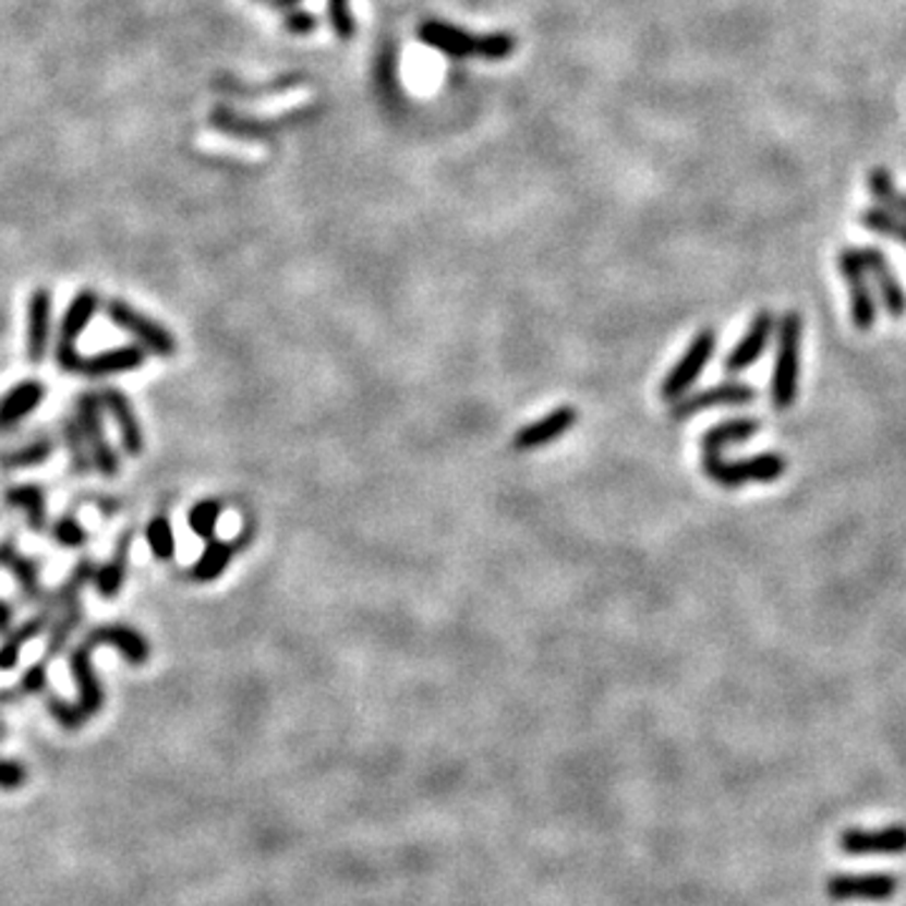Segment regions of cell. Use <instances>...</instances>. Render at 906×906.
Listing matches in <instances>:
<instances>
[{
	"label": "cell",
	"mask_w": 906,
	"mask_h": 906,
	"mask_svg": "<svg viewBox=\"0 0 906 906\" xmlns=\"http://www.w3.org/2000/svg\"><path fill=\"white\" fill-rule=\"evenodd\" d=\"M801 315L796 310L781 315L775 323V361L771 375V401L775 411H788L796 403L798 373H801Z\"/></svg>",
	"instance_id": "1"
},
{
	"label": "cell",
	"mask_w": 906,
	"mask_h": 906,
	"mask_svg": "<svg viewBox=\"0 0 906 906\" xmlns=\"http://www.w3.org/2000/svg\"><path fill=\"white\" fill-rule=\"evenodd\" d=\"M788 471L781 454L765 451L746 459H725L723 454H703V473L721 488H740L748 484H771Z\"/></svg>",
	"instance_id": "2"
},
{
	"label": "cell",
	"mask_w": 906,
	"mask_h": 906,
	"mask_svg": "<svg viewBox=\"0 0 906 906\" xmlns=\"http://www.w3.org/2000/svg\"><path fill=\"white\" fill-rule=\"evenodd\" d=\"M715 346H717L715 330L713 328L700 330L698 336L692 338L688 350L680 355V361L673 365V371L665 375L663 386H660V396L671 403H675L677 398L688 396V390L696 386L700 373L708 369L710 358H713L715 353Z\"/></svg>",
	"instance_id": "3"
},
{
	"label": "cell",
	"mask_w": 906,
	"mask_h": 906,
	"mask_svg": "<svg viewBox=\"0 0 906 906\" xmlns=\"http://www.w3.org/2000/svg\"><path fill=\"white\" fill-rule=\"evenodd\" d=\"M838 273L844 277L848 300H851L854 328L869 333L877 323V298H873V285L867 275V267L861 263L859 250L844 247L838 252Z\"/></svg>",
	"instance_id": "4"
},
{
	"label": "cell",
	"mask_w": 906,
	"mask_h": 906,
	"mask_svg": "<svg viewBox=\"0 0 906 906\" xmlns=\"http://www.w3.org/2000/svg\"><path fill=\"white\" fill-rule=\"evenodd\" d=\"M106 315H109V321L117 325V328L126 330L129 336H132L144 350H152V353H157V355L177 353V340L165 328V325L142 315L138 310L129 305V302L109 300L106 302Z\"/></svg>",
	"instance_id": "5"
},
{
	"label": "cell",
	"mask_w": 906,
	"mask_h": 906,
	"mask_svg": "<svg viewBox=\"0 0 906 906\" xmlns=\"http://www.w3.org/2000/svg\"><path fill=\"white\" fill-rule=\"evenodd\" d=\"M76 423L81 428V436L86 440L88 456H92V463L99 469L104 476H117L121 463L119 456L113 451L109 438H106L104 421H101V398L94 394L78 396L76 403Z\"/></svg>",
	"instance_id": "6"
},
{
	"label": "cell",
	"mask_w": 906,
	"mask_h": 906,
	"mask_svg": "<svg viewBox=\"0 0 906 906\" xmlns=\"http://www.w3.org/2000/svg\"><path fill=\"white\" fill-rule=\"evenodd\" d=\"M758 398V390L748 383L740 380H725L717 383V386H710L705 390H698V394L682 396L671 406V419L673 421H685L692 419V415L715 411V408H740L750 406Z\"/></svg>",
	"instance_id": "7"
},
{
	"label": "cell",
	"mask_w": 906,
	"mask_h": 906,
	"mask_svg": "<svg viewBox=\"0 0 906 906\" xmlns=\"http://www.w3.org/2000/svg\"><path fill=\"white\" fill-rule=\"evenodd\" d=\"M899 889L892 873H838L826 881V894L834 902H886Z\"/></svg>",
	"instance_id": "8"
},
{
	"label": "cell",
	"mask_w": 906,
	"mask_h": 906,
	"mask_svg": "<svg viewBox=\"0 0 906 906\" xmlns=\"http://www.w3.org/2000/svg\"><path fill=\"white\" fill-rule=\"evenodd\" d=\"M775 323H778V317H775L771 310H761V313L750 321V328L742 333L730 353L725 355L723 371L728 375H738L753 369V365L761 361L765 350H769L771 340L775 338Z\"/></svg>",
	"instance_id": "9"
},
{
	"label": "cell",
	"mask_w": 906,
	"mask_h": 906,
	"mask_svg": "<svg viewBox=\"0 0 906 906\" xmlns=\"http://www.w3.org/2000/svg\"><path fill=\"white\" fill-rule=\"evenodd\" d=\"M861 263L867 267V275L879 292L881 305H884L886 315L904 317L906 315V290L902 288L899 277H896L894 267L889 265V257L879 247H863L859 250Z\"/></svg>",
	"instance_id": "10"
},
{
	"label": "cell",
	"mask_w": 906,
	"mask_h": 906,
	"mask_svg": "<svg viewBox=\"0 0 906 906\" xmlns=\"http://www.w3.org/2000/svg\"><path fill=\"white\" fill-rule=\"evenodd\" d=\"M838 848L848 856H894L906 851V826H894L867 831V829H848L838 838Z\"/></svg>",
	"instance_id": "11"
},
{
	"label": "cell",
	"mask_w": 906,
	"mask_h": 906,
	"mask_svg": "<svg viewBox=\"0 0 906 906\" xmlns=\"http://www.w3.org/2000/svg\"><path fill=\"white\" fill-rule=\"evenodd\" d=\"M577 423V411L571 406H559L554 408L552 413H546L544 419L529 423L514 436V448L517 451H536V448H544L554 444V440L569 434Z\"/></svg>",
	"instance_id": "12"
},
{
	"label": "cell",
	"mask_w": 906,
	"mask_h": 906,
	"mask_svg": "<svg viewBox=\"0 0 906 906\" xmlns=\"http://www.w3.org/2000/svg\"><path fill=\"white\" fill-rule=\"evenodd\" d=\"M421 44H426L436 51L446 53L448 59H469V56H479L481 36H471L459 26H451L446 21H423L419 26Z\"/></svg>",
	"instance_id": "13"
},
{
	"label": "cell",
	"mask_w": 906,
	"mask_h": 906,
	"mask_svg": "<svg viewBox=\"0 0 906 906\" xmlns=\"http://www.w3.org/2000/svg\"><path fill=\"white\" fill-rule=\"evenodd\" d=\"M51 313H53L51 290L38 288L28 300V328H26V355L34 365H40V361L46 358L48 340H51Z\"/></svg>",
	"instance_id": "14"
},
{
	"label": "cell",
	"mask_w": 906,
	"mask_h": 906,
	"mask_svg": "<svg viewBox=\"0 0 906 906\" xmlns=\"http://www.w3.org/2000/svg\"><path fill=\"white\" fill-rule=\"evenodd\" d=\"M86 648H113L119 650L132 665H144L149 660V642L142 632L132 630L126 625H101L86 638Z\"/></svg>",
	"instance_id": "15"
},
{
	"label": "cell",
	"mask_w": 906,
	"mask_h": 906,
	"mask_svg": "<svg viewBox=\"0 0 906 906\" xmlns=\"http://www.w3.org/2000/svg\"><path fill=\"white\" fill-rule=\"evenodd\" d=\"M99 398H101V406L111 413L113 423H117L124 451L129 456H142L144 454V428H142V423H138L129 398L117 388H106Z\"/></svg>",
	"instance_id": "16"
},
{
	"label": "cell",
	"mask_w": 906,
	"mask_h": 906,
	"mask_svg": "<svg viewBox=\"0 0 906 906\" xmlns=\"http://www.w3.org/2000/svg\"><path fill=\"white\" fill-rule=\"evenodd\" d=\"M46 398V386L40 380H21L8 390V394L0 398V434L8 428H13L15 423L28 419L36 408L44 403Z\"/></svg>",
	"instance_id": "17"
},
{
	"label": "cell",
	"mask_w": 906,
	"mask_h": 906,
	"mask_svg": "<svg viewBox=\"0 0 906 906\" xmlns=\"http://www.w3.org/2000/svg\"><path fill=\"white\" fill-rule=\"evenodd\" d=\"M144 348L142 346H121L104 350V353L96 355H84L81 358L78 373L88 375V378H106V375H119V373H132L144 365Z\"/></svg>",
	"instance_id": "18"
},
{
	"label": "cell",
	"mask_w": 906,
	"mask_h": 906,
	"mask_svg": "<svg viewBox=\"0 0 906 906\" xmlns=\"http://www.w3.org/2000/svg\"><path fill=\"white\" fill-rule=\"evenodd\" d=\"M761 426L763 423L753 419V415H740V419L721 421L700 436V448H703V454H723L725 448L746 444V440L761 434Z\"/></svg>",
	"instance_id": "19"
},
{
	"label": "cell",
	"mask_w": 906,
	"mask_h": 906,
	"mask_svg": "<svg viewBox=\"0 0 906 906\" xmlns=\"http://www.w3.org/2000/svg\"><path fill=\"white\" fill-rule=\"evenodd\" d=\"M71 675H73V680H76L78 708L84 710V715L92 717L99 713L104 705V690H101L99 677H96L94 673L92 650H88L86 644H81V648L71 655Z\"/></svg>",
	"instance_id": "20"
},
{
	"label": "cell",
	"mask_w": 906,
	"mask_h": 906,
	"mask_svg": "<svg viewBox=\"0 0 906 906\" xmlns=\"http://www.w3.org/2000/svg\"><path fill=\"white\" fill-rule=\"evenodd\" d=\"M99 305H101V300L94 290H78L76 295H73V300L69 302L67 313H63L61 317L59 342H56V346L76 348V340L81 338V333L88 328V323L94 321Z\"/></svg>",
	"instance_id": "21"
},
{
	"label": "cell",
	"mask_w": 906,
	"mask_h": 906,
	"mask_svg": "<svg viewBox=\"0 0 906 906\" xmlns=\"http://www.w3.org/2000/svg\"><path fill=\"white\" fill-rule=\"evenodd\" d=\"M129 549H132V534H124L119 539L117 554H113V557L94 575V587L101 597H117V594L121 592V587H124Z\"/></svg>",
	"instance_id": "22"
},
{
	"label": "cell",
	"mask_w": 906,
	"mask_h": 906,
	"mask_svg": "<svg viewBox=\"0 0 906 906\" xmlns=\"http://www.w3.org/2000/svg\"><path fill=\"white\" fill-rule=\"evenodd\" d=\"M5 504L11 509H21L28 517V524L34 532H40L46 527V494L40 486L23 484L11 486L5 492Z\"/></svg>",
	"instance_id": "23"
},
{
	"label": "cell",
	"mask_w": 906,
	"mask_h": 906,
	"mask_svg": "<svg viewBox=\"0 0 906 906\" xmlns=\"http://www.w3.org/2000/svg\"><path fill=\"white\" fill-rule=\"evenodd\" d=\"M51 456H53V440L48 436H38L34 440H28V444L0 454V469H8V471L36 469V467H44Z\"/></svg>",
	"instance_id": "24"
},
{
	"label": "cell",
	"mask_w": 906,
	"mask_h": 906,
	"mask_svg": "<svg viewBox=\"0 0 906 906\" xmlns=\"http://www.w3.org/2000/svg\"><path fill=\"white\" fill-rule=\"evenodd\" d=\"M232 561V546L222 542V539H207V546H204L202 557L197 565L192 567V577L197 582H215L227 571Z\"/></svg>",
	"instance_id": "25"
},
{
	"label": "cell",
	"mask_w": 906,
	"mask_h": 906,
	"mask_svg": "<svg viewBox=\"0 0 906 906\" xmlns=\"http://www.w3.org/2000/svg\"><path fill=\"white\" fill-rule=\"evenodd\" d=\"M0 567L11 569V575L21 582V590L28 597H38L40 594V569L34 559L21 557L11 544L0 546Z\"/></svg>",
	"instance_id": "26"
},
{
	"label": "cell",
	"mask_w": 906,
	"mask_h": 906,
	"mask_svg": "<svg viewBox=\"0 0 906 906\" xmlns=\"http://www.w3.org/2000/svg\"><path fill=\"white\" fill-rule=\"evenodd\" d=\"M861 227L877 232L881 237H889V240H896L906 247V217L894 215L884 207H869L859 215Z\"/></svg>",
	"instance_id": "27"
},
{
	"label": "cell",
	"mask_w": 906,
	"mask_h": 906,
	"mask_svg": "<svg viewBox=\"0 0 906 906\" xmlns=\"http://www.w3.org/2000/svg\"><path fill=\"white\" fill-rule=\"evenodd\" d=\"M46 623H48V617L44 615V617H34V619H28L26 625H21L19 630H15L11 638L5 640V644H0V671L3 673H8V671H13L15 665H19V657H21V650L26 648V644L36 638V635H40V630H44L46 627Z\"/></svg>",
	"instance_id": "28"
},
{
	"label": "cell",
	"mask_w": 906,
	"mask_h": 906,
	"mask_svg": "<svg viewBox=\"0 0 906 906\" xmlns=\"http://www.w3.org/2000/svg\"><path fill=\"white\" fill-rule=\"evenodd\" d=\"M869 192L881 207L894 212V215L906 217V194H902L894 186V177L886 169H873L869 174Z\"/></svg>",
	"instance_id": "29"
},
{
	"label": "cell",
	"mask_w": 906,
	"mask_h": 906,
	"mask_svg": "<svg viewBox=\"0 0 906 906\" xmlns=\"http://www.w3.org/2000/svg\"><path fill=\"white\" fill-rule=\"evenodd\" d=\"M146 542H149V549L157 559L167 561L174 557V552H177L174 529H171L167 517H154L149 524H146Z\"/></svg>",
	"instance_id": "30"
},
{
	"label": "cell",
	"mask_w": 906,
	"mask_h": 906,
	"mask_svg": "<svg viewBox=\"0 0 906 906\" xmlns=\"http://www.w3.org/2000/svg\"><path fill=\"white\" fill-rule=\"evenodd\" d=\"M219 514H222V504L217 499H204L200 504H194L190 511L192 532L202 539H215Z\"/></svg>",
	"instance_id": "31"
},
{
	"label": "cell",
	"mask_w": 906,
	"mask_h": 906,
	"mask_svg": "<svg viewBox=\"0 0 906 906\" xmlns=\"http://www.w3.org/2000/svg\"><path fill=\"white\" fill-rule=\"evenodd\" d=\"M63 438H67V448L71 454L73 471L88 473V469H92V456H88L86 440H84V436H81V428H78L76 421L63 423Z\"/></svg>",
	"instance_id": "32"
},
{
	"label": "cell",
	"mask_w": 906,
	"mask_h": 906,
	"mask_svg": "<svg viewBox=\"0 0 906 906\" xmlns=\"http://www.w3.org/2000/svg\"><path fill=\"white\" fill-rule=\"evenodd\" d=\"M81 615H84V612H81L78 600H73V602L67 604V615H63L61 623L53 627L51 640H48V655H56V652L63 650V644H67L69 635L76 630V625L81 623Z\"/></svg>",
	"instance_id": "33"
},
{
	"label": "cell",
	"mask_w": 906,
	"mask_h": 906,
	"mask_svg": "<svg viewBox=\"0 0 906 906\" xmlns=\"http://www.w3.org/2000/svg\"><path fill=\"white\" fill-rule=\"evenodd\" d=\"M514 51H517V38H514L511 34H488V36H481L479 59L504 61V59H509V56Z\"/></svg>",
	"instance_id": "34"
},
{
	"label": "cell",
	"mask_w": 906,
	"mask_h": 906,
	"mask_svg": "<svg viewBox=\"0 0 906 906\" xmlns=\"http://www.w3.org/2000/svg\"><path fill=\"white\" fill-rule=\"evenodd\" d=\"M51 534L56 539V544L67 546V549H78V546H84L88 542V532L73 517H63L56 521L51 527Z\"/></svg>",
	"instance_id": "35"
},
{
	"label": "cell",
	"mask_w": 906,
	"mask_h": 906,
	"mask_svg": "<svg viewBox=\"0 0 906 906\" xmlns=\"http://www.w3.org/2000/svg\"><path fill=\"white\" fill-rule=\"evenodd\" d=\"M48 713H51L56 717V723L63 725L67 730L84 728V723L88 721V717L84 715V710L78 708V703L73 705V703H67V700H56V698L48 700Z\"/></svg>",
	"instance_id": "36"
},
{
	"label": "cell",
	"mask_w": 906,
	"mask_h": 906,
	"mask_svg": "<svg viewBox=\"0 0 906 906\" xmlns=\"http://www.w3.org/2000/svg\"><path fill=\"white\" fill-rule=\"evenodd\" d=\"M328 13H330V23H333V31L342 38H353L355 34V21H353V13H350V3L348 0H328Z\"/></svg>",
	"instance_id": "37"
},
{
	"label": "cell",
	"mask_w": 906,
	"mask_h": 906,
	"mask_svg": "<svg viewBox=\"0 0 906 906\" xmlns=\"http://www.w3.org/2000/svg\"><path fill=\"white\" fill-rule=\"evenodd\" d=\"M26 781L28 773L19 761H3V758H0V788L19 790Z\"/></svg>",
	"instance_id": "38"
},
{
	"label": "cell",
	"mask_w": 906,
	"mask_h": 906,
	"mask_svg": "<svg viewBox=\"0 0 906 906\" xmlns=\"http://www.w3.org/2000/svg\"><path fill=\"white\" fill-rule=\"evenodd\" d=\"M315 26H317L315 15L307 11H292L285 15V31H288V34L302 36V34H310V31H315Z\"/></svg>",
	"instance_id": "39"
},
{
	"label": "cell",
	"mask_w": 906,
	"mask_h": 906,
	"mask_svg": "<svg viewBox=\"0 0 906 906\" xmlns=\"http://www.w3.org/2000/svg\"><path fill=\"white\" fill-rule=\"evenodd\" d=\"M46 682H48V667H46V663L34 665L26 675H23V690H26V692H40V690L46 688Z\"/></svg>",
	"instance_id": "40"
},
{
	"label": "cell",
	"mask_w": 906,
	"mask_h": 906,
	"mask_svg": "<svg viewBox=\"0 0 906 906\" xmlns=\"http://www.w3.org/2000/svg\"><path fill=\"white\" fill-rule=\"evenodd\" d=\"M11 623H13V609L8 607V602L0 600V635H5L11 630Z\"/></svg>",
	"instance_id": "41"
},
{
	"label": "cell",
	"mask_w": 906,
	"mask_h": 906,
	"mask_svg": "<svg viewBox=\"0 0 906 906\" xmlns=\"http://www.w3.org/2000/svg\"><path fill=\"white\" fill-rule=\"evenodd\" d=\"M298 3H300V0H269V5L277 8V11H285V8H292Z\"/></svg>",
	"instance_id": "42"
}]
</instances>
